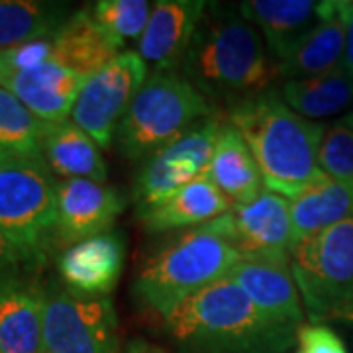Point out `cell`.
Returning a JSON list of instances; mask_svg holds the SVG:
<instances>
[{
	"mask_svg": "<svg viewBox=\"0 0 353 353\" xmlns=\"http://www.w3.org/2000/svg\"><path fill=\"white\" fill-rule=\"evenodd\" d=\"M179 71L212 104L226 102L228 108L281 79L259 30L226 4H206Z\"/></svg>",
	"mask_w": 353,
	"mask_h": 353,
	"instance_id": "obj_1",
	"label": "cell"
},
{
	"mask_svg": "<svg viewBox=\"0 0 353 353\" xmlns=\"http://www.w3.org/2000/svg\"><path fill=\"white\" fill-rule=\"evenodd\" d=\"M226 120L250 145L265 189L292 201L328 179L318 163L326 126L290 110L275 88L230 106Z\"/></svg>",
	"mask_w": 353,
	"mask_h": 353,
	"instance_id": "obj_2",
	"label": "cell"
},
{
	"mask_svg": "<svg viewBox=\"0 0 353 353\" xmlns=\"http://www.w3.org/2000/svg\"><path fill=\"white\" fill-rule=\"evenodd\" d=\"M163 328L183 353H285L299 334L265 318L230 277L190 296Z\"/></svg>",
	"mask_w": 353,
	"mask_h": 353,
	"instance_id": "obj_3",
	"label": "cell"
},
{
	"mask_svg": "<svg viewBox=\"0 0 353 353\" xmlns=\"http://www.w3.org/2000/svg\"><path fill=\"white\" fill-rule=\"evenodd\" d=\"M241 261V253L228 240L218 222L185 230L143 263L134 279L136 303L167 318L190 296L199 294Z\"/></svg>",
	"mask_w": 353,
	"mask_h": 353,
	"instance_id": "obj_4",
	"label": "cell"
},
{
	"mask_svg": "<svg viewBox=\"0 0 353 353\" xmlns=\"http://www.w3.org/2000/svg\"><path fill=\"white\" fill-rule=\"evenodd\" d=\"M216 106L181 71H153L139 88L116 132V148L130 161H143L181 138Z\"/></svg>",
	"mask_w": 353,
	"mask_h": 353,
	"instance_id": "obj_5",
	"label": "cell"
},
{
	"mask_svg": "<svg viewBox=\"0 0 353 353\" xmlns=\"http://www.w3.org/2000/svg\"><path fill=\"white\" fill-rule=\"evenodd\" d=\"M290 273L312 324L353 322V220L301 241Z\"/></svg>",
	"mask_w": 353,
	"mask_h": 353,
	"instance_id": "obj_6",
	"label": "cell"
},
{
	"mask_svg": "<svg viewBox=\"0 0 353 353\" xmlns=\"http://www.w3.org/2000/svg\"><path fill=\"white\" fill-rule=\"evenodd\" d=\"M57 183L43 157L0 148V230L36 261L53 240Z\"/></svg>",
	"mask_w": 353,
	"mask_h": 353,
	"instance_id": "obj_7",
	"label": "cell"
},
{
	"mask_svg": "<svg viewBox=\"0 0 353 353\" xmlns=\"http://www.w3.org/2000/svg\"><path fill=\"white\" fill-rule=\"evenodd\" d=\"M43 345L48 353H122L110 296H83L50 285L43 299Z\"/></svg>",
	"mask_w": 353,
	"mask_h": 353,
	"instance_id": "obj_8",
	"label": "cell"
},
{
	"mask_svg": "<svg viewBox=\"0 0 353 353\" xmlns=\"http://www.w3.org/2000/svg\"><path fill=\"white\" fill-rule=\"evenodd\" d=\"M224 122L226 120H220V116L204 118L181 138L141 161L132 187L136 216L152 210L176 190L206 176Z\"/></svg>",
	"mask_w": 353,
	"mask_h": 353,
	"instance_id": "obj_9",
	"label": "cell"
},
{
	"mask_svg": "<svg viewBox=\"0 0 353 353\" xmlns=\"http://www.w3.org/2000/svg\"><path fill=\"white\" fill-rule=\"evenodd\" d=\"M148 77V63L138 51H122L85 81L73 106L71 122L94 139L101 150H108Z\"/></svg>",
	"mask_w": 353,
	"mask_h": 353,
	"instance_id": "obj_10",
	"label": "cell"
},
{
	"mask_svg": "<svg viewBox=\"0 0 353 353\" xmlns=\"http://www.w3.org/2000/svg\"><path fill=\"white\" fill-rule=\"evenodd\" d=\"M216 222L241 253V259H257L290 269L296 236L289 199L263 189L253 201L232 206Z\"/></svg>",
	"mask_w": 353,
	"mask_h": 353,
	"instance_id": "obj_11",
	"label": "cell"
},
{
	"mask_svg": "<svg viewBox=\"0 0 353 353\" xmlns=\"http://www.w3.org/2000/svg\"><path fill=\"white\" fill-rule=\"evenodd\" d=\"M126 208V199L106 183L69 179L57 183V218L51 243L69 248L110 232Z\"/></svg>",
	"mask_w": 353,
	"mask_h": 353,
	"instance_id": "obj_12",
	"label": "cell"
},
{
	"mask_svg": "<svg viewBox=\"0 0 353 353\" xmlns=\"http://www.w3.org/2000/svg\"><path fill=\"white\" fill-rule=\"evenodd\" d=\"M126 257V241L120 232L79 241L57 257V271L65 289L83 296H110L116 289Z\"/></svg>",
	"mask_w": 353,
	"mask_h": 353,
	"instance_id": "obj_13",
	"label": "cell"
},
{
	"mask_svg": "<svg viewBox=\"0 0 353 353\" xmlns=\"http://www.w3.org/2000/svg\"><path fill=\"white\" fill-rule=\"evenodd\" d=\"M206 2L159 0L138 41V55L155 71H179L201 24Z\"/></svg>",
	"mask_w": 353,
	"mask_h": 353,
	"instance_id": "obj_14",
	"label": "cell"
},
{
	"mask_svg": "<svg viewBox=\"0 0 353 353\" xmlns=\"http://www.w3.org/2000/svg\"><path fill=\"white\" fill-rule=\"evenodd\" d=\"M85 81V77L51 59L38 67L2 77L0 87L10 90L39 122L59 124L73 112Z\"/></svg>",
	"mask_w": 353,
	"mask_h": 353,
	"instance_id": "obj_15",
	"label": "cell"
},
{
	"mask_svg": "<svg viewBox=\"0 0 353 353\" xmlns=\"http://www.w3.org/2000/svg\"><path fill=\"white\" fill-rule=\"evenodd\" d=\"M43 299L34 279L0 277V353H46Z\"/></svg>",
	"mask_w": 353,
	"mask_h": 353,
	"instance_id": "obj_16",
	"label": "cell"
},
{
	"mask_svg": "<svg viewBox=\"0 0 353 353\" xmlns=\"http://www.w3.org/2000/svg\"><path fill=\"white\" fill-rule=\"evenodd\" d=\"M228 277L240 285V289L265 318L292 332L301 330L304 306L289 267L257 259H241L228 273Z\"/></svg>",
	"mask_w": 353,
	"mask_h": 353,
	"instance_id": "obj_17",
	"label": "cell"
},
{
	"mask_svg": "<svg viewBox=\"0 0 353 353\" xmlns=\"http://www.w3.org/2000/svg\"><path fill=\"white\" fill-rule=\"evenodd\" d=\"M345 51V22L340 10V0L322 2V16L318 24L306 32L290 51L277 63L279 77L306 79L341 69Z\"/></svg>",
	"mask_w": 353,
	"mask_h": 353,
	"instance_id": "obj_18",
	"label": "cell"
},
{
	"mask_svg": "<svg viewBox=\"0 0 353 353\" xmlns=\"http://www.w3.org/2000/svg\"><path fill=\"white\" fill-rule=\"evenodd\" d=\"M238 8L241 16L263 34L267 51L275 63L318 24L322 16V2L314 0H245Z\"/></svg>",
	"mask_w": 353,
	"mask_h": 353,
	"instance_id": "obj_19",
	"label": "cell"
},
{
	"mask_svg": "<svg viewBox=\"0 0 353 353\" xmlns=\"http://www.w3.org/2000/svg\"><path fill=\"white\" fill-rule=\"evenodd\" d=\"M122 48L94 20L90 8L73 12L53 34V61L77 75L92 77L114 61Z\"/></svg>",
	"mask_w": 353,
	"mask_h": 353,
	"instance_id": "obj_20",
	"label": "cell"
},
{
	"mask_svg": "<svg viewBox=\"0 0 353 353\" xmlns=\"http://www.w3.org/2000/svg\"><path fill=\"white\" fill-rule=\"evenodd\" d=\"M232 210V202L216 189L208 176H201L155 208L138 216L139 224L150 234H163L173 230H190L216 220Z\"/></svg>",
	"mask_w": 353,
	"mask_h": 353,
	"instance_id": "obj_21",
	"label": "cell"
},
{
	"mask_svg": "<svg viewBox=\"0 0 353 353\" xmlns=\"http://www.w3.org/2000/svg\"><path fill=\"white\" fill-rule=\"evenodd\" d=\"M206 176L232 206L253 201L265 189L263 176L250 145L228 120L220 128Z\"/></svg>",
	"mask_w": 353,
	"mask_h": 353,
	"instance_id": "obj_22",
	"label": "cell"
},
{
	"mask_svg": "<svg viewBox=\"0 0 353 353\" xmlns=\"http://www.w3.org/2000/svg\"><path fill=\"white\" fill-rule=\"evenodd\" d=\"M41 157L63 181L88 179L106 183V163L97 141L71 120L59 124H43Z\"/></svg>",
	"mask_w": 353,
	"mask_h": 353,
	"instance_id": "obj_23",
	"label": "cell"
},
{
	"mask_svg": "<svg viewBox=\"0 0 353 353\" xmlns=\"http://www.w3.org/2000/svg\"><path fill=\"white\" fill-rule=\"evenodd\" d=\"M296 245L316 234L353 220V185L326 179L290 201Z\"/></svg>",
	"mask_w": 353,
	"mask_h": 353,
	"instance_id": "obj_24",
	"label": "cell"
},
{
	"mask_svg": "<svg viewBox=\"0 0 353 353\" xmlns=\"http://www.w3.org/2000/svg\"><path fill=\"white\" fill-rule=\"evenodd\" d=\"M290 110L304 118H328L353 104V77L343 69L306 79H290L279 88Z\"/></svg>",
	"mask_w": 353,
	"mask_h": 353,
	"instance_id": "obj_25",
	"label": "cell"
},
{
	"mask_svg": "<svg viewBox=\"0 0 353 353\" xmlns=\"http://www.w3.org/2000/svg\"><path fill=\"white\" fill-rule=\"evenodd\" d=\"M69 16L63 2L0 0V53L26 41L50 38Z\"/></svg>",
	"mask_w": 353,
	"mask_h": 353,
	"instance_id": "obj_26",
	"label": "cell"
},
{
	"mask_svg": "<svg viewBox=\"0 0 353 353\" xmlns=\"http://www.w3.org/2000/svg\"><path fill=\"white\" fill-rule=\"evenodd\" d=\"M41 130L43 122H39L10 90L0 87V148L41 157Z\"/></svg>",
	"mask_w": 353,
	"mask_h": 353,
	"instance_id": "obj_27",
	"label": "cell"
},
{
	"mask_svg": "<svg viewBox=\"0 0 353 353\" xmlns=\"http://www.w3.org/2000/svg\"><path fill=\"white\" fill-rule=\"evenodd\" d=\"M152 6L148 0H99L90 6V12L102 30L124 48L128 41H139Z\"/></svg>",
	"mask_w": 353,
	"mask_h": 353,
	"instance_id": "obj_28",
	"label": "cell"
},
{
	"mask_svg": "<svg viewBox=\"0 0 353 353\" xmlns=\"http://www.w3.org/2000/svg\"><path fill=\"white\" fill-rule=\"evenodd\" d=\"M318 163L328 179L353 185V130L341 120L326 128Z\"/></svg>",
	"mask_w": 353,
	"mask_h": 353,
	"instance_id": "obj_29",
	"label": "cell"
},
{
	"mask_svg": "<svg viewBox=\"0 0 353 353\" xmlns=\"http://www.w3.org/2000/svg\"><path fill=\"white\" fill-rule=\"evenodd\" d=\"M51 57H53V36L20 43L0 53V79L38 67L46 61H51Z\"/></svg>",
	"mask_w": 353,
	"mask_h": 353,
	"instance_id": "obj_30",
	"label": "cell"
},
{
	"mask_svg": "<svg viewBox=\"0 0 353 353\" xmlns=\"http://www.w3.org/2000/svg\"><path fill=\"white\" fill-rule=\"evenodd\" d=\"M294 353H347L341 338L324 324H303L296 334Z\"/></svg>",
	"mask_w": 353,
	"mask_h": 353,
	"instance_id": "obj_31",
	"label": "cell"
},
{
	"mask_svg": "<svg viewBox=\"0 0 353 353\" xmlns=\"http://www.w3.org/2000/svg\"><path fill=\"white\" fill-rule=\"evenodd\" d=\"M22 263H32V259L0 230V277L16 273Z\"/></svg>",
	"mask_w": 353,
	"mask_h": 353,
	"instance_id": "obj_32",
	"label": "cell"
},
{
	"mask_svg": "<svg viewBox=\"0 0 353 353\" xmlns=\"http://www.w3.org/2000/svg\"><path fill=\"white\" fill-rule=\"evenodd\" d=\"M340 10L345 22V51H343V63L341 69L353 77V2L340 0Z\"/></svg>",
	"mask_w": 353,
	"mask_h": 353,
	"instance_id": "obj_33",
	"label": "cell"
},
{
	"mask_svg": "<svg viewBox=\"0 0 353 353\" xmlns=\"http://www.w3.org/2000/svg\"><path fill=\"white\" fill-rule=\"evenodd\" d=\"M122 353H165V352L163 350H159L157 345L150 343V341L132 340Z\"/></svg>",
	"mask_w": 353,
	"mask_h": 353,
	"instance_id": "obj_34",
	"label": "cell"
},
{
	"mask_svg": "<svg viewBox=\"0 0 353 353\" xmlns=\"http://www.w3.org/2000/svg\"><path fill=\"white\" fill-rule=\"evenodd\" d=\"M341 122H343V124H347V126H350L353 130V112L347 114V116H345V118H343Z\"/></svg>",
	"mask_w": 353,
	"mask_h": 353,
	"instance_id": "obj_35",
	"label": "cell"
},
{
	"mask_svg": "<svg viewBox=\"0 0 353 353\" xmlns=\"http://www.w3.org/2000/svg\"><path fill=\"white\" fill-rule=\"evenodd\" d=\"M46 353H48V352H46Z\"/></svg>",
	"mask_w": 353,
	"mask_h": 353,
	"instance_id": "obj_36",
	"label": "cell"
}]
</instances>
